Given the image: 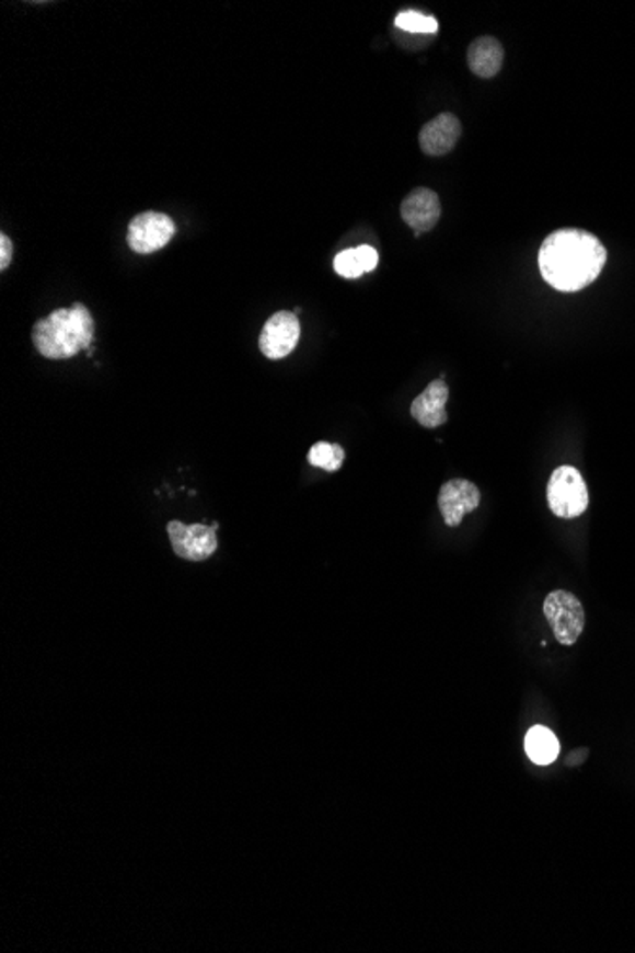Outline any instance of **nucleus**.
Returning <instances> with one entry per match:
<instances>
[{
	"instance_id": "1a4fd4ad",
	"label": "nucleus",
	"mask_w": 635,
	"mask_h": 953,
	"mask_svg": "<svg viewBox=\"0 0 635 953\" xmlns=\"http://www.w3.org/2000/svg\"><path fill=\"white\" fill-rule=\"evenodd\" d=\"M441 216V204L432 188L419 187L405 196L402 219L415 231V237L434 229Z\"/></svg>"
},
{
	"instance_id": "f8f14e48",
	"label": "nucleus",
	"mask_w": 635,
	"mask_h": 953,
	"mask_svg": "<svg viewBox=\"0 0 635 953\" xmlns=\"http://www.w3.org/2000/svg\"><path fill=\"white\" fill-rule=\"evenodd\" d=\"M470 71L482 77V79H493L505 61V50L503 44L498 43L493 36H480L474 43L470 44L469 54Z\"/></svg>"
},
{
	"instance_id": "f257e3e1",
	"label": "nucleus",
	"mask_w": 635,
	"mask_h": 953,
	"mask_svg": "<svg viewBox=\"0 0 635 953\" xmlns=\"http://www.w3.org/2000/svg\"><path fill=\"white\" fill-rule=\"evenodd\" d=\"M607 250L592 232L562 229L542 242L541 275L552 288L575 294L598 280L605 267Z\"/></svg>"
},
{
	"instance_id": "0eeeda50",
	"label": "nucleus",
	"mask_w": 635,
	"mask_h": 953,
	"mask_svg": "<svg viewBox=\"0 0 635 953\" xmlns=\"http://www.w3.org/2000/svg\"><path fill=\"white\" fill-rule=\"evenodd\" d=\"M301 337V324L296 312L280 311L267 320L259 335L261 353L268 360H282L293 353Z\"/></svg>"
},
{
	"instance_id": "6e6552de",
	"label": "nucleus",
	"mask_w": 635,
	"mask_h": 953,
	"mask_svg": "<svg viewBox=\"0 0 635 953\" xmlns=\"http://www.w3.org/2000/svg\"><path fill=\"white\" fill-rule=\"evenodd\" d=\"M480 503H482V493L477 490V485L461 478L449 480L441 485L438 495V506L449 528H459L462 518L466 514L474 513Z\"/></svg>"
},
{
	"instance_id": "f3484780",
	"label": "nucleus",
	"mask_w": 635,
	"mask_h": 953,
	"mask_svg": "<svg viewBox=\"0 0 635 953\" xmlns=\"http://www.w3.org/2000/svg\"><path fill=\"white\" fill-rule=\"evenodd\" d=\"M12 253H14V244H12V240L8 239L7 234L2 232V234H0V271H7L10 261H12Z\"/></svg>"
},
{
	"instance_id": "423d86ee",
	"label": "nucleus",
	"mask_w": 635,
	"mask_h": 953,
	"mask_svg": "<svg viewBox=\"0 0 635 953\" xmlns=\"http://www.w3.org/2000/svg\"><path fill=\"white\" fill-rule=\"evenodd\" d=\"M217 526H185L174 520L168 524V535L177 556L188 562H204L217 550Z\"/></svg>"
},
{
	"instance_id": "4468645a",
	"label": "nucleus",
	"mask_w": 635,
	"mask_h": 953,
	"mask_svg": "<svg viewBox=\"0 0 635 953\" xmlns=\"http://www.w3.org/2000/svg\"><path fill=\"white\" fill-rule=\"evenodd\" d=\"M559 740L556 735L544 727V725H534L526 735V751L529 759L536 766H550L556 761L559 756Z\"/></svg>"
},
{
	"instance_id": "f03ea898",
	"label": "nucleus",
	"mask_w": 635,
	"mask_h": 953,
	"mask_svg": "<svg viewBox=\"0 0 635 953\" xmlns=\"http://www.w3.org/2000/svg\"><path fill=\"white\" fill-rule=\"evenodd\" d=\"M95 322L86 305L72 303L41 318L33 328V345L50 360H67L94 341Z\"/></svg>"
},
{
	"instance_id": "2eb2a0df",
	"label": "nucleus",
	"mask_w": 635,
	"mask_h": 953,
	"mask_svg": "<svg viewBox=\"0 0 635 953\" xmlns=\"http://www.w3.org/2000/svg\"><path fill=\"white\" fill-rule=\"evenodd\" d=\"M343 461H345V449L337 444L318 441L309 451V462L312 467L327 470V472L339 470L343 467Z\"/></svg>"
},
{
	"instance_id": "dca6fc26",
	"label": "nucleus",
	"mask_w": 635,
	"mask_h": 953,
	"mask_svg": "<svg viewBox=\"0 0 635 953\" xmlns=\"http://www.w3.org/2000/svg\"><path fill=\"white\" fill-rule=\"evenodd\" d=\"M397 30L407 31V33H423V35H434L440 30V23L432 15L419 14L413 10H405L396 15Z\"/></svg>"
},
{
	"instance_id": "7ed1b4c3",
	"label": "nucleus",
	"mask_w": 635,
	"mask_h": 953,
	"mask_svg": "<svg viewBox=\"0 0 635 953\" xmlns=\"http://www.w3.org/2000/svg\"><path fill=\"white\" fill-rule=\"evenodd\" d=\"M549 506L557 518H578L586 513L590 503V493L586 487L585 478L575 467H559L549 482Z\"/></svg>"
},
{
	"instance_id": "9b49d317",
	"label": "nucleus",
	"mask_w": 635,
	"mask_h": 953,
	"mask_svg": "<svg viewBox=\"0 0 635 953\" xmlns=\"http://www.w3.org/2000/svg\"><path fill=\"white\" fill-rule=\"evenodd\" d=\"M449 389L441 379H436L426 387L425 392L413 400L412 417L425 428H438L448 421Z\"/></svg>"
},
{
	"instance_id": "20e7f679",
	"label": "nucleus",
	"mask_w": 635,
	"mask_h": 953,
	"mask_svg": "<svg viewBox=\"0 0 635 953\" xmlns=\"http://www.w3.org/2000/svg\"><path fill=\"white\" fill-rule=\"evenodd\" d=\"M544 617L552 627L559 645H575L585 630V607L575 594L567 590H554L546 596L542 606Z\"/></svg>"
},
{
	"instance_id": "ddd939ff",
	"label": "nucleus",
	"mask_w": 635,
	"mask_h": 953,
	"mask_svg": "<svg viewBox=\"0 0 635 953\" xmlns=\"http://www.w3.org/2000/svg\"><path fill=\"white\" fill-rule=\"evenodd\" d=\"M379 253L371 246L350 248L333 260L335 273L343 278H360L361 275L376 271Z\"/></svg>"
},
{
	"instance_id": "39448f33",
	"label": "nucleus",
	"mask_w": 635,
	"mask_h": 953,
	"mask_svg": "<svg viewBox=\"0 0 635 953\" xmlns=\"http://www.w3.org/2000/svg\"><path fill=\"white\" fill-rule=\"evenodd\" d=\"M175 223L172 217L159 211H143L128 225V246L136 253H154L174 239Z\"/></svg>"
},
{
	"instance_id": "9d476101",
	"label": "nucleus",
	"mask_w": 635,
	"mask_h": 953,
	"mask_svg": "<svg viewBox=\"0 0 635 953\" xmlns=\"http://www.w3.org/2000/svg\"><path fill=\"white\" fill-rule=\"evenodd\" d=\"M461 134V120L451 113H441L423 126L419 134L420 149L428 157H443L455 149Z\"/></svg>"
}]
</instances>
